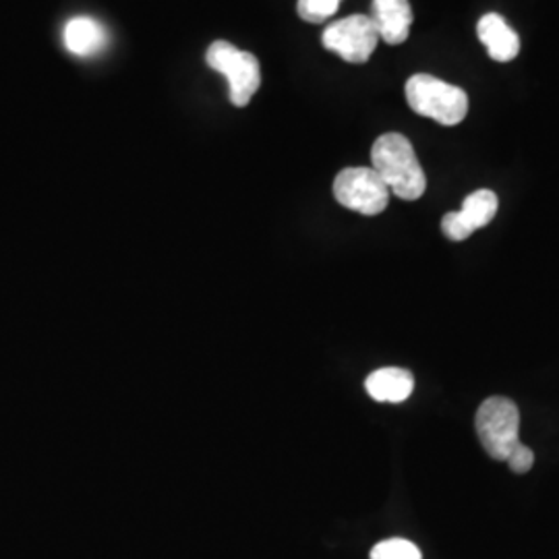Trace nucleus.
Wrapping results in <instances>:
<instances>
[{"label": "nucleus", "instance_id": "obj_1", "mask_svg": "<svg viewBox=\"0 0 559 559\" xmlns=\"http://www.w3.org/2000/svg\"><path fill=\"white\" fill-rule=\"evenodd\" d=\"M371 168L380 175L390 193L404 201L419 200L427 189L413 143L400 133H385L371 147Z\"/></svg>", "mask_w": 559, "mask_h": 559}, {"label": "nucleus", "instance_id": "obj_2", "mask_svg": "<svg viewBox=\"0 0 559 559\" xmlns=\"http://www.w3.org/2000/svg\"><path fill=\"white\" fill-rule=\"evenodd\" d=\"M404 92L408 106L420 117L438 120L443 127H454L466 119L468 96L459 85L419 73L406 81Z\"/></svg>", "mask_w": 559, "mask_h": 559}, {"label": "nucleus", "instance_id": "obj_3", "mask_svg": "<svg viewBox=\"0 0 559 559\" xmlns=\"http://www.w3.org/2000/svg\"><path fill=\"white\" fill-rule=\"evenodd\" d=\"M205 62L210 69L218 71L228 80V98L233 106L245 108L258 94L261 69L255 55L240 50L230 41L218 40L207 48Z\"/></svg>", "mask_w": 559, "mask_h": 559}, {"label": "nucleus", "instance_id": "obj_4", "mask_svg": "<svg viewBox=\"0 0 559 559\" xmlns=\"http://www.w3.org/2000/svg\"><path fill=\"white\" fill-rule=\"evenodd\" d=\"M475 427L485 452L493 460L506 462L520 443L519 406L510 399L491 396L480 404Z\"/></svg>", "mask_w": 559, "mask_h": 559}, {"label": "nucleus", "instance_id": "obj_5", "mask_svg": "<svg viewBox=\"0 0 559 559\" xmlns=\"http://www.w3.org/2000/svg\"><path fill=\"white\" fill-rule=\"evenodd\" d=\"M334 198L340 205L362 214L378 216L390 203V189L373 168H344L334 180Z\"/></svg>", "mask_w": 559, "mask_h": 559}, {"label": "nucleus", "instance_id": "obj_6", "mask_svg": "<svg viewBox=\"0 0 559 559\" xmlns=\"http://www.w3.org/2000/svg\"><path fill=\"white\" fill-rule=\"evenodd\" d=\"M378 41L380 34L369 15H350L334 21L321 34V44L325 50L353 64H362L371 59Z\"/></svg>", "mask_w": 559, "mask_h": 559}, {"label": "nucleus", "instance_id": "obj_7", "mask_svg": "<svg viewBox=\"0 0 559 559\" xmlns=\"http://www.w3.org/2000/svg\"><path fill=\"white\" fill-rule=\"evenodd\" d=\"M498 214V195L489 189L471 193L460 212H448L441 218V233L450 240H466L475 230L487 226Z\"/></svg>", "mask_w": 559, "mask_h": 559}, {"label": "nucleus", "instance_id": "obj_8", "mask_svg": "<svg viewBox=\"0 0 559 559\" xmlns=\"http://www.w3.org/2000/svg\"><path fill=\"white\" fill-rule=\"evenodd\" d=\"M371 21L380 34V40L399 46L406 41L413 25V9L408 0H373Z\"/></svg>", "mask_w": 559, "mask_h": 559}, {"label": "nucleus", "instance_id": "obj_9", "mask_svg": "<svg viewBox=\"0 0 559 559\" xmlns=\"http://www.w3.org/2000/svg\"><path fill=\"white\" fill-rule=\"evenodd\" d=\"M477 34L491 59L498 62H510L519 57V34L498 13L483 15L477 25Z\"/></svg>", "mask_w": 559, "mask_h": 559}, {"label": "nucleus", "instance_id": "obj_10", "mask_svg": "<svg viewBox=\"0 0 559 559\" xmlns=\"http://www.w3.org/2000/svg\"><path fill=\"white\" fill-rule=\"evenodd\" d=\"M367 394L378 402H404L415 390V378L411 371L400 367H383L373 371L365 381Z\"/></svg>", "mask_w": 559, "mask_h": 559}, {"label": "nucleus", "instance_id": "obj_11", "mask_svg": "<svg viewBox=\"0 0 559 559\" xmlns=\"http://www.w3.org/2000/svg\"><path fill=\"white\" fill-rule=\"evenodd\" d=\"M64 46L78 57H94L106 46V29L92 17H75L64 25Z\"/></svg>", "mask_w": 559, "mask_h": 559}, {"label": "nucleus", "instance_id": "obj_12", "mask_svg": "<svg viewBox=\"0 0 559 559\" xmlns=\"http://www.w3.org/2000/svg\"><path fill=\"white\" fill-rule=\"evenodd\" d=\"M371 559H423L420 549L406 539H388L371 549Z\"/></svg>", "mask_w": 559, "mask_h": 559}, {"label": "nucleus", "instance_id": "obj_13", "mask_svg": "<svg viewBox=\"0 0 559 559\" xmlns=\"http://www.w3.org/2000/svg\"><path fill=\"white\" fill-rule=\"evenodd\" d=\"M342 0H299L297 2V13L302 21L309 23H323L336 15Z\"/></svg>", "mask_w": 559, "mask_h": 559}, {"label": "nucleus", "instance_id": "obj_14", "mask_svg": "<svg viewBox=\"0 0 559 559\" xmlns=\"http://www.w3.org/2000/svg\"><path fill=\"white\" fill-rule=\"evenodd\" d=\"M506 462H508L510 471H514V473H519V475H524V473H528V471L533 468L535 454H533V450H531L528 445L519 443V445L512 450L510 459L506 460Z\"/></svg>", "mask_w": 559, "mask_h": 559}]
</instances>
